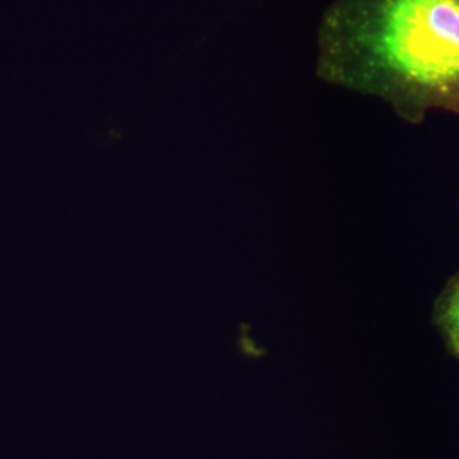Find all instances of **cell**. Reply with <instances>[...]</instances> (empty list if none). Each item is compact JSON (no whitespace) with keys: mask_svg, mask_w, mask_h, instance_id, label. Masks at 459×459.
Listing matches in <instances>:
<instances>
[{"mask_svg":"<svg viewBox=\"0 0 459 459\" xmlns=\"http://www.w3.org/2000/svg\"><path fill=\"white\" fill-rule=\"evenodd\" d=\"M316 74L409 123L459 116V0H333Z\"/></svg>","mask_w":459,"mask_h":459,"instance_id":"6da1fadb","label":"cell"},{"mask_svg":"<svg viewBox=\"0 0 459 459\" xmlns=\"http://www.w3.org/2000/svg\"><path fill=\"white\" fill-rule=\"evenodd\" d=\"M437 322L447 344L459 358V278L444 295L439 305Z\"/></svg>","mask_w":459,"mask_h":459,"instance_id":"7a4b0ae2","label":"cell"}]
</instances>
